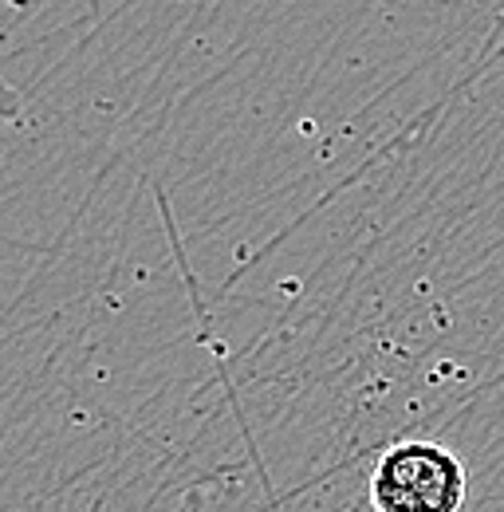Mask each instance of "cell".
I'll list each match as a JSON object with an SVG mask.
<instances>
[{
    "instance_id": "6da1fadb",
    "label": "cell",
    "mask_w": 504,
    "mask_h": 512,
    "mask_svg": "<svg viewBox=\"0 0 504 512\" xmlns=\"http://www.w3.org/2000/svg\"><path fill=\"white\" fill-rule=\"evenodd\" d=\"M469 497L465 465L438 442H398L371 469L375 512H461Z\"/></svg>"
},
{
    "instance_id": "7a4b0ae2",
    "label": "cell",
    "mask_w": 504,
    "mask_h": 512,
    "mask_svg": "<svg viewBox=\"0 0 504 512\" xmlns=\"http://www.w3.org/2000/svg\"><path fill=\"white\" fill-rule=\"evenodd\" d=\"M20 119H24V99H20V91L0 79V134L8 127H16Z\"/></svg>"
}]
</instances>
